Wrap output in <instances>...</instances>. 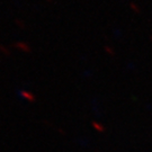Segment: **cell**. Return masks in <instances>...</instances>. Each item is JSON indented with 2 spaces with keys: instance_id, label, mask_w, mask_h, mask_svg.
<instances>
[{
  "instance_id": "1",
  "label": "cell",
  "mask_w": 152,
  "mask_h": 152,
  "mask_svg": "<svg viewBox=\"0 0 152 152\" xmlns=\"http://www.w3.org/2000/svg\"><path fill=\"white\" fill-rule=\"evenodd\" d=\"M13 46L15 47V49L22 51V52H25V53H29V52H32V47L27 44V43L22 42V41H19V42H15V43L13 44Z\"/></svg>"
},
{
  "instance_id": "2",
  "label": "cell",
  "mask_w": 152,
  "mask_h": 152,
  "mask_svg": "<svg viewBox=\"0 0 152 152\" xmlns=\"http://www.w3.org/2000/svg\"><path fill=\"white\" fill-rule=\"evenodd\" d=\"M20 96H22L24 99L28 100L29 103H34V101L36 100V97L34 96V94L29 92V91H26V90H22V91H20Z\"/></svg>"
},
{
  "instance_id": "3",
  "label": "cell",
  "mask_w": 152,
  "mask_h": 152,
  "mask_svg": "<svg viewBox=\"0 0 152 152\" xmlns=\"http://www.w3.org/2000/svg\"><path fill=\"white\" fill-rule=\"evenodd\" d=\"M92 127L97 132H105V126L99 124V123H97V122H92Z\"/></svg>"
},
{
  "instance_id": "4",
  "label": "cell",
  "mask_w": 152,
  "mask_h": 152,
  "mask_svg": "<svg viewBox=\"0 0 152 152\" xmlns=\"http://www.w3.org/2000/svg\"><path fill=\"white\" fill-rule=\"evenodd\" d=\"M130 8L133 10L135 14H140L141 13V9H140V7L138 6V4H135V2H131L130 4Z\"/></svg>"
},
{
  "instance_id": "5",
  "label": "cell",
  "mask_w": 152,
  "mask_h": 152,
  "mask_svg": "<svg viewBox=\"0 0 152 152\" xmlns=\"http://www.w3.org/2000/svg\"><path fill=\"white\" fill-rule=\"evenodd\" d=\"M105 51L107 52L108 54H110L112 57H114L115 55V52H114V50L112 49V47H109V46H105Z\"/></svg>"
},
{
  "instance_id": "6",
  "label": "cell",
  "mask_w": 152,
  "mask_h": 152,
  "mask_svg": "<svg viewBox=\"0 0 152 152\" xmlns=\"http://www.w3.org/2000/svg\"><path fill=\"white\" fill-rule=\"evenodd\" d=\"M0 51H1V52H4L6 55H9V54H10V51L7 50L6 47H5V46H2V45H0Z\"/></svg>"
},
{
  "instance_id": "7",
  "label": "cell",
  "mask_w": 152,
  "mask_h": 152,
  "mask_svg": "<svg viewBox=\"0 0 152 152\" xmlns=\"http://www.w3.org/2000/svg\"><path fill=\"white\" fill-rule=\"evenodd\" d=\"M16 24L19 26V27H22V28H25V24L23 23V20H19V19H16Z\"/></svg>"
},
{
  "instance_id": "8",
  "label": "cell",
  "mask_w": 152,
  "mask_h": 152,
  "mask_svg": "<svg viewBox=\"0 0 152 152\" xmlns=\"http://www.w3.org/2000/svg\"><path fill=\"white\" fill-rule=\"evenodd\" d=\"M46 1H49V2H52V0H46Z\"/></svg>"
},
{
  "instance_id": "9",
  "label": "cell",
  "mask_w": 152,
  "mask_h": 152,
  "mask_svg": "<svg viewBox=\"0 0 152 152\" xmlns=\"http://www.w3.org/2000/svg\"><path fill=\"white\" fill-rule=\"evenodd\" d=\"M150 38H151V39H152V36H150Z\"/></svg>"
}]
</instances>
